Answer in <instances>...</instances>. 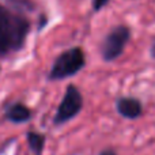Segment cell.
<instances>
[{
	"label": "cell",
	"instance_id": "8",
	"mask_svg": "<svg viewBox=\"0 0 155 155\" xmlns=\"http://www.w3.org/2000/svg\"><path fill=\"white\" fill-rule=\"evenodd\" d=\"M107 2H109V0H94V8H95V10H101Z\"/></svg>",
	"mask_w": 155,
	"mask_h": 155
},
{
	"label": "cell",
	"instance_id": "5",
	"mask_svg": "<svg viewBox=\"0 0 155 155\" xmlns=\"http://www.w3.org/2000/svg\"><path fill=\"white\" fill-rule=\"evenodd\" d=\"M117 110L125 118H137L142 114V105L135 98H121L117 102Z\"/></svg>",
	"mask_w": 155,
	"mask_h": 155
},
{
	"label": "cell",
	"instance_id": "3",
	"mask_svg": "<svg viewBox=\"0 0 155 155\" xmlns=\"http://www.w3.org/2000/svg\"><path fill=\"white\" fill-rule=\"evenodd\" d=\"M129 33L128 27L125 26H118L116 29H113L112 31L107 34V37L105 38L104 45H102V56L105 60L110 61L114 60L123 53L124 48H125L127 42L129 40Z\"/></svg>",
	"mask_w": 155,
	"mask_h": 155
},
{
	"label": "cell",
	"instance_id": "4",
	"mask_svg": "<svg viewBox=\"0 0 155 155\" xmlns=\"http://www.w3.org/2000/svg\"><path fill=\"white\" fill-rule=\"evenodd\" d=\"M82 95L75 86H68L65 90L64 98L57 109L54 124H63L74 118L82 109Z\"/></svg>",
	"mask_w": 155,
	"mask_h": 155
},
{
	"label": "cell",
	"instance_id": "7",
	"mask_svg": "<svg viewBox=\"0 0 155 155\" xmlns=\"http://www.w3.org/2000/svg\"><path fill=\"white\" fill-rule=\"evenodd\" d=\"M27 142L30 144V148L37 155H40L44 150V146H45V136H42L41 134H35V132H29Z\"/></svg>",
	"mask_w": 155,
	"mask_h": 155
},
{
	"label": "cell",
	"instance_id": "9",
	"mask_svg": "<svg viewBox=\"0 0 155 155\" xmlns=\"http://www.w3.org/2000/svg\"><path fill=\"white\" fill-rule=\"evenodd\" d=\"M99 155H116V154H114L113 150H105V151H102Z\"/></svg>",
	"mask_w": 155,
	"mask_h": 155
},
{
	"label": "cell",
	"instance_id": "6",
	"mask_svg": "<svg viewBox=\"0 0 155 155\" xmlns=\"http://www.w3.org/2000/svg\"><path fill=\"white\" fill-rule=\"evenodd\" d=\"M30 110L27 109L25 105L16 104L12 105L10 109L7 110V118L12 123H23V121H27L30 118Z\"/></svg>",
	"mask_w": 155,
	"mask_h": 155
},
{
	"label": "cell",
	"instance_id": "2",
	"mask_svg": "<svg viewBox=\"0 0 155 155\" xmlns=\"http://www.w3.org/2000/svg\"><path fill=\"white\" fill-rule=\"evenodd\" d=\"M83 65H84V54H83L82 49L72 48L57 57L49 76L54 80L64 79V78L72 76L76 72H79L83 68Z\"/></svg>",
	"mask_w": 155,
	"mask_h": 155
},
{
	"label": "cell",
	"instance_id": "1",
	"mask_svg": "<svg viewBox=\"0 0 155 155\" xmlns=\"http://www.w3.org/2000/svg\"><path fill=\"white\" fill-rule=\"evenodd\" d=\"M27 29L29 25L25 19L12 15L0 5V54L21 48Z\"/></svg>",
	"mask_w": 155,
	"mask_h": 155
}]
</instances>
